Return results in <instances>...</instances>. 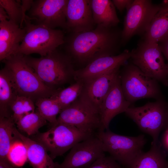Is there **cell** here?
Instances as JSON below:
<instances>
[{"label": "cell", "mask_w": 168, "mask_h": 168, "mask_svg": "<svg viewBox=\"0 0 168 168\" xmlns=\"http://www.w3.org/2000/svg\"><path fill=\"white\" fill-rule=\"evenodd\" d=\"M15 124L12 117H0V159L7 160Z\"/></svg>", "instance_id": "obj_24"}, {"label": "cell", "mask_w": 168, "mask_h": 168, "mask_svg": "<svg viewBox=\"0 0 168 168\" xmlns=\"http://www.w3.org/2000/svg\"><path fill=\"white\" fill-rule=\"evenodd\" d=\"M35 103L30 98L17 96L12 104V117L15 124L23 116L35 112Z\"/></svg>", "instance_id": "obj_29"}, {"label": "cell", "mask_w": 168, "mask_h": 168, "mask_svg": "<svg viewBox=\"0 0 168 168\" xmlns=\"http://www.w3.org/2000/svg\"><path fill=\"white\" fill-rule=\"evenodd\" d=\"M87 168H124L110 156H103L95 161Z\"/></svg>", "instance_id": "obj_31"}, {"label": "cell", "mask_w": 168, "mask_h": 168, "mask_svg": "<svg viewBox=\"0 0 168 168\" xmlns=\"http://www.w3.org/2000/svg\"><path fill=\"white\" fill-rule=\"evenodd\" d=\"M0 168H16L7 160L0 159Z\"/></svg>", "instance_id": "obj_37"}, {"label": "cell", "mask_w": 168, "mask_h": 168, "mask_svg": "<svg viewBox=\"0 0 168 168\" xmlns=\"http://www.w3.org/2000/svg\"><path fill=\"white\" fill-rule=\"evenodd\" d=\"M24 23L26 33L15 54H37L43 57L64 43L65 34L61 30L32 23L26 16Z\"/></svg>", "instance_id": "obj_4"}, {"label": "cell", "mask_w": 168, "mask_h": 168, "mask_svg": "<svg viewBox=\"0 0 168 168\" xmlns=\"http://www.w3.org/2000/svg\"><path fill=\"white\" fill-rule=\"evenodd\" d=\"M133 0H113L112 1L115 7L120 12L125 9H128L133 2Z\"/></svg>", "instance_id": "obj_32"}, {"label": "cell", "mask_w": 168, "mask_h": 168, "mask_svg": "<svg viewBox=\"0 0 168 168\" xmlns=\"http://www.w3.org/2000/svg\"><path fill=\"white\" fill-rule=\"evenodd\" d=\"M0 6L6 12L9 21L23 28L24 23L21 1L0 0Z\"/></svg>", "instance_id": "obj_30"}, {"label": "cell", "mask_w": 168, "mask_h": 168, "mask_svg": "<svg viewBox=\"0 0 168 168\" xmlns=\"http://www.w3.org/2000/svg\"><path fill=\"white\" fill-rule=\"evenodd\" d=\"M66 16V30L71 33L91 30L96 26L90 0H68Z\"/></svg>", "instance_id": "obj_16"}, {"label": "cell", "mask_w": 168, "mask_h": 168, "mask_svg": "<svg viewBox=\"0 0 168 168\" xmlns=\"http://www.w3.org/2000/svg\"><path fill=\"white\" fill-rule=\"evenodd\" d=\"M3 62L18 96L28 97L35 103L39 99L52 97L59 90L47 86L26 63L23 55L15 54Z\"/></svg>", "instance_id": "obj_3"}, {"label": "cell", "mask_w": 168, "mask_h": 168, "mask_svg": "<svg viewBox=\"0 0 168 168\" xmlns=\"http://www.w3.org/2000/svg\"><path fill=\"white\" fill-rule=\"evenodd\" d=\"M68 0H33L27 17L35 24L52 29L66 30V12Z\"/></svg>", "instance_id": "obj_12"}, {"label": "cell", "mask_w": 168, "mask_h": 168, "mask_svg": "<svg viewBox=\"0 0 168 168\" xmlns=\"http://www.w3.org/2000/svg\"><path fill=\"white\" fill-rule=\"evenodd\" d=\"M166 153L158 143L152 144L150 149L143 152L129 168H168Z\"/></svg>", "instance_id": "obj_23"}, {"label": "cell", "mask_w": 168, "mask_h": 168, "mask_svg": "<svg viewBox=\"0 0 168 168\" xmlns=\"http://www.w3.org/2000/svg\"><path fill=\"white\" fill-rule=\"evenodd\" d=\"M35 104L39 114L52 126L57 124L56 117L61 111L62 109L55 99L52 97L42 98L38 100Z\"/></svg>", "instance_id": "obj_25"}, {"label": "cell", "mask_w": 168, "mask_h": 168, "mask_svg": "<svg viewBox=\"0 0 168 168\" xmlns=\"http://www.w3.org/2000/svg\"><path fill=\"white\" fill-rule=\"evenodd\" d=\"M158 44L164 56L167 61V64L168 67V35Z\"/></svg>", "instance_id": "obj_33"}, {"label": "cell", "mask_w": 168, "mask_h": 168, "mask_svg": "<svg viewBox=\"0 0 168 168\" xmlns=\"http://www.w3.org/2000/svg\"><path fill=\"white\" fill-rule=\"evenodd\" d=\"M13 134L21 139L27 151L28 161L33 168H55L58 164L54 162L45 147L39 142L21 134L15 127Z\"/></svg>", "instance_id": "obj_19"}, {"label": "cell", "mask_w": 168, "mask_h": 168, "mask_svg": "<svg viewBox=\"0 0 168 168\" xmlns=\"http://www.w3.org/2000/svg\"><path fill=\"white\" fill-rule=\"evenodd\" d=\"M18 95L5 66L0 71V117H12L11 106Z\"/></svg>", "instance_id": "obj_22"}, {"label": "cell", "mask_w": 168, "mask_h": 168, "mask_svg": "<svg viewBox=\"0 0 168 168\" xmlns=\"http://www.w3.org/2000/svg\"><path fill=\"white\" fill-rule=\"evenodd\" d=\"M47 123V121L36 110V111L22 117L16 124L20 131L30 136L38 133L39 129Z\"/></svg>", "instance_id": "obj_28"}, {"label": "cell", "mask_w": 168, "mask_h": 168, "mask_svg": "<svg viewBox=\"0 0 168 168\" xmlns=\"http://www.w3.org/2000/svg\"><path fill=\"white\" fill-rule=\"evenodd\" d=\"M131 105L124 97L119 74L104 99L100 109L101 131L109 129L113 119L120 113H125Z\"/></svg>", "instance_id": "obj_17"}, {"label": "cell", "mask_w": 168, "mask_h": 168, "mask_svg": "<svg viewBox=\"0 0 168 168\" xmlns=\"http://www.w3.org/2000/svg\"><path fill=\"white\" fill-rule=\"evenodd\" d=\"M96 135L101 141L105 152L126 168H129L143 152L146 142L143 135L127 136L115 133L109 129L100 131Z\"/></svg>", "instance_id": "obj_5"}, {"label": "cell", "mask_w": 168, "mask_h": 168, "mask_svg": "<svg viewBox=\"0 0 168 168\" xmlns=\"http://www.w3.org/2000/svg\"><path fill=\"white\" fill-rule=\"evenodd\" d=\"M7 157L8 161L16 168L22 166L28 161L27 151L25 144L14 134Z\"/></svg>", "instance_id": "obj_27"}, {"label": "cell", "mask_w": 168, "mask_h": 168, "mask_svg": "<svg viewBox=\"0 0 168 168\" xmlns=\"http://www.w3.org/2000/svg\"><path fill=\"white\" fill-rule=\"evenodd\" d=\"M105 152L101 141L96 134L75 145L63 161L55 168H87L105 156Z\"/></svg>", "instance_id": "obj_13"}, {"label": "cell", "mask_w": 168, "mask_h": 168, "mask_svg": "<svg viewBox=\"0 0 168 168\" xmlns=\"http://www.w3.org/2000/svg\"><path fill=\"white\" fill-rule=\"evenodd\" d=\"M26 33L24 27L8 20L0 22V60L15 54Z\"/></svg>", "instance_id": "obj_18"}, {"label": "cell", "mask_w": 168, "mask_h": 168, "mask_svg": "<svg viewBox=\"0 0 168 168\" xmlns=\"http://www.w3.org/2000/svg\"><path fill=\"white\" fill-rule=\"evenodd\" d=\"M160 8L143 35L142 39L158 43L168 35V0H163Z\"/></svg>", "instance_id": "obj_20"}, {"label": "cell", "mask_w": 168, "mask_h": 168, "mask_svg": "<svg viewBox=\"0 0 168 168\" xmlns=\"http://www.w3.org/2000/svg\"><path fill=\"white\" fill-rule=\"evenodd\" d=\"M120 67L83 82L79 97L97 110L100 109L105 97L120 73Z\"/></svg>", "instance_id": "obj_14"}, {"label": "cell", "mask_w": 168, "mask_h": 168, "mask_svg": "<svg viewBox=\"0 0 168 168\" xmlns=\"http://www.w3.org/2000/svg\"><path fill=\"white\" fill-rule=\"evenodd\" d=\"M94 135L72 125L57 124L46 132L38 133L33 140L41 144L54 160L77 143Z\"/></svg>", "instance_id": "obj_7"}, {"label": "cell", "mask_w": 168, "mask_h": 168, "mask_svg": "<svg viewBox=\"0 0 168 168\" xmlns=\"http://www.w3.org/2000/svg\"><path fill=\"white\" fill-rule=\"evenodd\" d=\"M168 107V103L163 98L140 107L131 106L125 113L142 131L152 137V143L156 144L160 132L166 126Z\"/></svg>", "instance_id": "obj_8"}, {"label": "cell", "mask_w": 168, "mask_h": 168, "mask_svg": "<svg viewBox=\"0 0 168 168\" xmlns=\"http://www.w3.org/2000/svg\"><path fill=\"white\" fill-rule=\"evenodd\" d=\"M59 114L57 124L72 125L93 135L101 131L99 112L79 96Z\"/></svg>", "instance_id": "obj_10"}, {"label": "cell", "mask_w": 168, "mask_h": 168, "mask_svg": "<svg viewBox=\"0 0 168 168\" xmlns=\"http://www.w3.org/2000/svg\"><path fill=\"white\" fill-rule=\"evenodd\" d=\"M165 131L163 134L162 139V144L164 148L168 153V127L165 128Z\"/></svg>", "instance_id": "obj_35"}, {"label": "cell", "mask_w": 168, "mask_h": 168, "mask_svg": "<svg viewBox=\"0 0 168 168\" xmlns=\"http://www.w3.org/2000/svg\"><path fill=\"white\" fill-rule=\"evenodd\" d=\"M124 65L119 77L122 89L128 101L132 104L142 99L164 98L157 81L132 63Z\"/></svg>", "instance_id": "obj_6"}, {"label": "cell", "mask_w": 168, "mask_h": 168, "mask_svg": "<svg viewBox=\"0 0 168 168\" xmlns=\"http://www.w3.org/2000/svg\"><path fill=\"white\" fill-rule=\"evenodd\" d=\"M9 21L8 16L5 9L0 6V22Z\"/></svg>", "instance_id": "obj_36"}, {"label": "cell", "mask_w": 168, "mask_h": 168, "mask_svg": "<svg viewBox=\"0 0 168 168\" xmlns=\"http://www.w3.org/2000/svg\"></svg>", "instance_id": "obj_39"}, {"label": "cell", "mask_w": 168, "mask_h": 168, "mask_svg": "<svg viewBox=\"0 0 168 168\" xmlns=\"http://www.w3.org/2000/svg\"><path fill=\"white\" fill-rule=\"evenodd\" d=\"M121 31L116 27L97 25L91 30L71 33L65 38L66 53L72 59L87 64L101 56L116 55L122 44Z\"/></svg>", "instance_id": "obj_1"}, {"label": "cell", "mask_w": 168, "mask_h": 168, "mask_svg": "<svg viewBox=\"0 0 168 168\" xmlns=\"http://www.w3.org/2000/svg\"><path fill=\"white\" fill-rule=\"evenodd\" d=\"M131 52L133 64L147 75L168 86V67L158 43L142 39Z\"/></svg>", "instance_id": "obj_9"}, {"label": "cell", "mask_w": 168, "mask_h": 168, "mask_svg": "<svg viewBox=\"0 0 168 168\" xmlns=\"http://www.w3.org/2000/svg\"><path fill=\"white\" fill-rule=\"evenodd\" d=\"M93 17L96 26L116 27L120 20L112 1L90 0Z\"/></svg>", "instance_id": "obj_21"}, {"label": "cell", "mask_w": 168, "mask_h": 168, "mask_svg": "<svg viewBox=\"0 0 168 168\" xmlns=\"http://www.w3.org/2000/svg\"><path fill=\"white\" fill-rule=\"evenodd\" d=\"M24 57L42 81L52 89L60 90L61 86L74 78L75 70L72 58L58 48L39 58Z\"/></svg>", "instance_id": "obj_2"}, {"label": "cell", "mask_w": 168, "mask_h": 168, "mask_svg": "<svg viewBox=\"0 0 168 168\" xmlns=\"http://www.w3.org/2000/svg\"><path fill=\"white\" fill-rule=\"evenodd\" d=\"M160 4L150 0H134L127 10L121 31V43L124 44L133 36L146 33L156 14Z\"/></svg>", "instance_id": "obj_11"}, {"label": "cell", "mask_w": 168, "mask_h": 168, "mask_svg": "<svg viewBox=\"0 0 168 168\" xmlns=\"http://www.w3.org/2000/svg\"><path fill=\"white\" fill-rule=\"evenodd\" d=\"M167 127H168V112H167V117L166 121V126H165V128Z\"/></svg>", "instance_id": "obj_38"}, {"label": "cell", "mask_w": 168, "mask_h": 168, "mask_svg": "<svg viewBox=\"0 0 168 168\" xmlns=\"http://www.w3.org/2000/svg\"><path fill=\"white\" fill-rule=\"evenodd\" d=\"M33 0H22L21 1L22 10L24 21L26 19V12L30 9Z\"/></svg>", "instance_id": "obj_34"}, {"label": "cell", "mask_w": 168, "mask_h": 168, "mask_svg": "<svg viewBox=\"0 0 168 168\" xmlns=\"http://www.w3.org/2000/svg\"><path fill=\"white\" fill-rule=\"evenodd\" d=\"M83 82L79 81L63 89L59 90L52 97L60 105L62 110L75 101L80 96L83 86Z\"/></svg>", "instance_id": "obj_26"}, {"label": "cell", "mask_w": 168, "mask_h": 168, "mask_svg": "<svg viewBox=\"0 0 168 168\" xmlns=\"http://www.w3.org/2000/svg\"><path fill=\"white\" fill-rule=\"evenodd\" d=\"M131 51L125 50L120 54L99 57L83 68L75 70L74 79L83 82L91 80L110 71L124 65L130 59Z\"/></svg>", "instance_id": "obj_15"}]
</instances>
